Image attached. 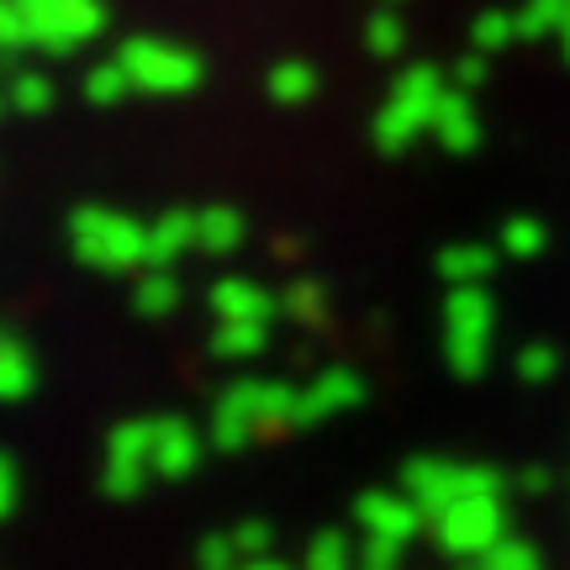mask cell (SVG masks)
Instances as JSON below:
<instances>
[{
	"mask_svg": "<svg viewBox=\"0 0 570 570\" xmlns=\"http://www.w3.org/2000/svg\"><path fill=\"white\" fill-rule=\"evenodd\" d=\"M69 244L80 254V265L96 275H142L148 269V223L106 206H80L69 223Z\"/></svg>",
	"mask_w": 570,
	"mask_h": 570,
	"instance_id": "obj_1",
	"label": "cell"
},
{
	"mask_svg": "<svg viewBox=\"0 0 570 570\" xmlns=\"http://www.w3.org/2000/svg\"><path fill=\"white\" fill-rule=\"evenodd\" d=\"M275 428H296V391L275 381H238L212 412V444L233 454Z\"/></svg>",
	"mask_w": 570,
	"mask_h": 570,
	"instance_id": "obj_2",
	"label": "cell"
},
{
	"mask_svg": "<svg viewBox=\"0 0 570 570\" xmlns=\"http://www.w3.org/2000/svg\"><path fill=\"white\" fill-rule=\"evenodd\" d=\"M117 63L127 69L132 90H142V96H185V90L202 85V53H190V48H180L169 38L122 42Z\"/></svg>",
	"mask_w": 570,
	"mask_h": 570,
	"instance_id": "obj_3",
	"label": "cell"
},
{
	"mask_svg": "<svg viewBox=\"0 0 570 570\" xmlns=\"http://www.w3.org/2000/svg\"><path fill=\"white\" fill-rule=\"evenodd\" d=\"M27 21H32V48L38 53H75L106 27V6L101 0H21Z\"/></svg>",
	"mask_w": 570,
	"mask_h": 570,
	"instance_id": "obj_4",
	"label": "cell"
},
{
	"mask_svg": "<svg viewBox=\"0 0 570 570\" xmlns=\"http://www.w3.org/2000/svg\"><path fill=\"white\" fill-rule=\"evenodd\" d=\"M154 439H159V417H132L111 433L101 465L106 497H138L154 475Z\"/></svg>",
	"mask_w": 570,
	"mask_h": 570,
	"instance_id": "obj_5",
	"label": "cell"
},
{
	"mask_svg": "<svg viewBox=\"0 0 570 570\" xmlns=\"http://www.w3.org/2000/svg\"><path fill=\"white\" fill-rule=\"evenodd\" d=\"M202 433L185 417H159V439H154V475L159 481H185L202 465Z\"/></svg>",
	"mask_w": 570,
	"mask_h": 570,
	"instance_id": "obj_6",
	"label": "cell"
},
{
	"mask_svg": "<svg viewBox=\"0 0 570 570\" xmlns=\"http://www.w3.org/2000/svg\"><path fill=\"white\" fill-rule=\"evenodd\" d=\"M281 312V296L265 291L259 281L248 275H223L212 285V317H254V323H275Z\"/></svg>",
	"mask_w": 570,
	"mask_h": 570,
	"instance_id": "obj_7",
	"label": "cell"
},
{
	"mask_svg": "<svg viewBox=\"0 0 570 570\" xmlns=\"http://www.w3.org/2000/svg\"><path fill=\"white\" fill-rule=\"evenodd\" d=\"M360 402V381L354 375H344V370H327V375H317V386L296 391V428L317 423V417H333V412H344Z\"/></svg>",
	"mask_w": 570,
	"mask_h": 570,
	"instance_id": "obj_8",
	"label": "cell"
},
{
	"mask_svg": "<svg viewBox=\"0 0 570 570\" xmlns=\"http://www.w3.org/2000/svg\"><path fill=\"white\" fill-rule=\"evenodd\" d=\"M196 248V212H164L159 223H148V269H175Z\"/></svg>",
	"mask_w": 570,
	"mask_h": 570,
	"instance_id": "obj_9",
	"label": "cell"
},
{
	"mask_svg": "<svg viewBox=\"0 0 570 570\" xmlns=\"http://www.w3.org/2000/svg\"><path fill=\"white\" fill-rule=\"evenodd\" d=\"M244 212H233V206H202L196 212V254H233V248H244Z\"/></svg>",
	"mask_w": 570,
	"mask_h": 570,
	"instance_id": "obj_10",
	"label": "cell"
},
{
	"mask_svg": "<svg viewBox=\"0 0 570 570\" xmlns=\"http://www.w3.org/2000/svg\"><path fill=\"white\" fill-rule=\"evenodd\" d=\"M269 327L275 323H254V317H217V327H212V348H217V360H254V354H265Z\"/></svg>",
	"mask_w": 570,
	"mask_h": 570,
	"instance_id": "obj_11",
	"label": "cell"
},
{
	"mask_svg": "<svg viewBox=\"0 0 570 570\" xmlns=\"http://www.w3.org/2000/svg\"><path fill=\"white\" fill-rule=\"evenodd\" d=\"M38 386V365H32V354L11 338H0V402H27Z\"/></svg>",
	"mask_w": 570,
	"mask_h": 570,
	"instance_id": "obj_12",
	"label": "cell"
},
{
	"mask_svg": "<svg viewBox=\"0 0 570 570\" xmlns=\"http://www.w3.org/2000/svg\"><path fill=\"white\" fill-rule=\"evenodd\" d=\"M269 101L275 106H306L312 96H317V69L302 59H291V63H275L269 69Z\"/></svg>",
	"mask_w": 570,
	"mask_h": 570,
	"instance_id": "obj_13",
	"label": "cell"
},
{
	"mask_svg": "<svg viewBox=\"0 0 570 570\" xmlns=\"http://www.w3.org/2000/svg\"><path fill=\"white\" fill-rule=\"evenodd\" d=\"M132 306L142 317H169L180 306V281L175 269H142L138 275V291H132Z\"/></svg>",
	"mask_w": 570,
	"mask_h": 570,
	"instance_id": "obj_14",
	"label": "cell"
},
{
	"mask_svg": "<svg viewBox=\"0 0 570 570\" xmlns=\"http://www.w3.org/2000/svg\"><path fill=\"white\" fill-rule=\"evenodd\" d=\"M428 90H433V80H428V75H412V80H407V90H402V96L391 101L386 122H381V138H386V142L407 138L412 127H417V117H423V101H428Z\"/></svg>",
	"mask_w": 570,
	"mask_h": 570,
	"instance_id": "obj_15",
	"label": "cell"
},
{
	"mask_svg": "<svg viewBox=\"0 0 570 570\" xmlns=\"http://www.w3.org/2000/svg\"><path fill=\"white\" fill-rule=\"evenodd\" d=\"M6 101H11V111H21V117H42V111L53 106V80H48L42 69H17V75L6 80Z\"/></svg>",
	"mask_w": 570,
	"mask_h": 570,
	"instance_id": "obj_16",
	"label": "cell"
},
{
	"mask_svg": "<svg viewBox=\"0 0 570 570\" xmlns=\"http://www.w3.org/2000/svg\"><path fill=\"white\" fill-rule=\"evenodd\" d=\"M127 96H132V80H127V69L117 59L96 63V69L85 75V101L90 106H122Z\"/></svg>",
	"mask_w": 570,
	"mask_h": 570,
	"instance_id": "obj_17",
	"label": "cell"
},
{
	"mask_svg": "<svg viewBox=\"0 0 570 570\" xmlns=\"http://www.w3.org/2000/svg\"><path fill=\"white\" fill-rule=\"evenodd\" d=\"M360 518H365V529L375 539H402L412 529V512L402 502H391V497H365L360 502Z\"/></svg>",
	"mask_w": 570,
	"mask_h": 570,
	"instance_id": "obj_18",
	"label": "cell"
},
{
	"mask_svg": "<svg viewBox=\"0 0 570 570\" xmlns=\"http://www.w3.org/2000/svg\"><path fill=\"white\" fill-rule=\"evenodd\" d=\"M32 48V21H27V6L21 0H0V53H27Z\"/></svg>",
	"mask_w": 570,
	"mask_h": 570,
	"instance_id": "obj_19",
	"label": "cell"
},
{
	"mask_svg": "<svg viewBox=\"0 0 570 570\" xmlns=\"http://www.w3.org/2000/svg\"><path fill=\"white\" fill-rule=\"evenodd\" d=\"M281 312L285 317H296V323H317V312H323V291H317V285H291V291H285L281 296Z\"/></svg>",
	"mask_w": 570,
	"mask_h": 570,
	"instance_id": "obj_20",
	"label": "cell"
},
{
	"mask_svg": "<svg viewBox=\"0 0 570 570\" xmlns=\"http://www.w3.org/2000/svg\"><path fill=\"white\" fill-rule=\"evenodd\" d=\"M306 570H348V544L338 533H323V539L306 550Z\"/></svg>",
	"mask_w": 570,
	"mask_h": 570,
	"instance_id": "obj_21",
	"label": "cell"
},
{
	"mask_svg": "<svg viewBox=\"0 0 570 570\" xmlns=\"http://www.w3.org/2000/svg\"><path fill=\"white\" fill-rule=\"evenodd\" d=\"M233 544H238L244 560H259V554L275 550V529L269 523H244V529H233Z\"/></svg>",
	"mask_w": 570,
	"mask_h": 570,
	"instance_id": "obj_22",
	"label": "cell"
},
{
	"mask_svg": "<svg viewBox=\"0 0 570 570\" xmlns=\"http://www.w3.org/2000/svg\"><path fill=\"white\" fill-rule=\"evenodd\" d=\"M17 497H21V470L11 465V454H0V523L17 512Z\"/></svg>",
	"mask_w": 570,
	"mask_h": 570,
	"instance_id": "obj_23",
	"label": "cell"
},
{
	"mask_svg": "<svg viewBox=\"0 0 570 570\" xmlns=\"http://www.w3.org/2000/svg\"><path fill=\"white\" fill-rule=\"evenodd\" d=\"M244 570H291V566L275 560V554H259V560H244Z\"/></svg>",
	"mask_w": 570,
	"mask_h": 570,
	"instance_id": "obj_24",
	"label": "cell"
},
{
	"mask_svg": "<svg viewBox=\"0 0 570 570\" xmlns=\"http://www.w3.org/2000/svg\"><path fill=\"white\" fill-rule=\"evenodd\" d=\"M6 106H11V101H6V85H0V111H6Z\"/></svg>",
	"mask_w": 570,
	"mask_h": 570,
	"instance_id": "obj_25",
	"label": "cell"
}]
</instances>
